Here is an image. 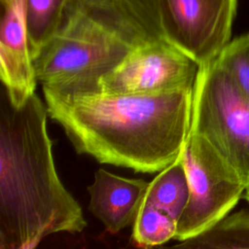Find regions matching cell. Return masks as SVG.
I'll return each instance as SVG.
<instances>
[{
    "instance_id": "obj_8",
    "label": "cell",
    "mask_w": 249,
    "mask_h": 249,
    "mask_svg": "<svg viewBox=\"0 0 249 249\" xmlns=\"http://www.w3.org/2000/svg\"><path fill=\"white\" fill-rule=\"evenodd\" d=\"M148 186L143 179L125 178L99 168L87 188L89 209L109 232L117 233L133 224Z\"/></svg>"
},
{
    "instance_id": "obj_2",
    "label": "cell",
    "mask_w": 249,
    "mask_h": 249,
    "mask_svg": "<svg viewBox=\"0 0 249 249\" xmlns=\"http://www.w3.org/2000/svg\"><path fill=\"white\" fill-rule=\"evenodd\" d=\"M0 98V249H32L57 232H80L83 211L57 175L46 103L20 107L2 85Z\"/></svg>"
},
{
    "instance_id": "obj_7",
    "label": "cell",
    "mask_w": 249,
    "mask_h": 249,
    "mask_svg": "<svg viewBox=\"0 0 249 249\" xmlns=\"http://www.w3.org/2000/svg\"><path fill=\"white\" fill-rule=\"evenodd\" d=\"M199 64L165 40L142 45L98 81L107 94H155L195 86Z\"/></svg>"
},
{
    "instance_id": "obj_14",
    "label": "cell",
    "mask_w": 249,
    "mask_h": 249,
    "mask_svg": "<svg viewBox=\"0 0 249 249\" xmlns=\"http://www.w3.org/2000/svg\"><path fill=\"white\" fill-rule=\"evenodd\" d=\"M243 197L249 202V183L246 185V188H245V191L243 194Z\"/></svg>"
},
{
    "instance_id": "obj_11",
    "label": "cell",
    "mask_w": 249,
    "mask_h": 249,
    "mask_svg": "<svg viewBox=\"0 0 249 249\" xmlns=\"http://www.w3.org/2000/svg\"><path fill=\"white\" fill-rule=\"evenodd\" d=\"M69 0H25L29 50L35 58L57 31Z\"/></svg>"
},
{
    "instance_id": "obj_9",
    "label": "cell",
    "mask_w": 249,
    "mask_h": 249,
    "mask_svg": "<svg viewBox=\"0 0 249 249\" xmlns=\"http://www.w3.org/2000/svg\"><path fill=\"white\" fill-rule=\"evenodd\" d=\"M190 187L181 157L163 168L149 183L143 202L178 221L189 199Z\"/></svg>"
},
{
    "instance_id": "obj_13",
    "label": "cell",
    "mask_w": 249,
    "mask_h": 249,
    "mask_svg": "<svg viewBox=\"0 0 249 249\" xmlns=\"http://www.w3.org/2000/svg\"><path fill=\"white\" fill-rule=\"evenodd\" d=\"M217 60L249 102V32L230 41Z\"/></svg>"
},
{
    "instance_id": "obj_5",
    "label": "cell",
    "mask_w": 249,
    "mask_h": 249,
    "mask_svg": "<svg viewBox=\"0 0 249 249\" xmlns=\"http://www.w3.org/2000/svg\"><path fill=\"white\" fill-rule=\"evenodd\" d=\"M190 195L177 221L175 239L184 241L207 231L243 197L245 182L201 135L190 132L180 155Z\"/></svg>"
},
{
    "instance_id": "obj_12",
    "label": "cell",
    "mask_w": 249,
    "mask_h": 249,
    "mask_svg": "<svg viewBox=\"0 0 249 249\" xmlns=\"http://www.w3.org/2000/svg\"><path fill=\"white\" fill-rule=\"evenodd\" d=\"M177 221L160 209L143 202L133 222L132 239L141 247L163 244L175 237Z\"/></svg>"
},
{
    "instance_id": "obj_10",
    "label": "cell",
    "mask_w": 249,
    "mask_h": 249,
    "mask_svg": "<svg viewBox=\"0 0 249 249\" xmlns=\"http://www.w3.org/2000/svg\"><path fill=\"white\" fill-rule=\"evenodd\" d=\"M175 246L197 249H249V213L240 210L227 215L207 231Z\"/></svg>"
},
{
    "instance_id": "obj_1",
    "label": "cell",
    "mask_w": 249,
    "mask_h": 249,
    "mask_svg": "<svg viewBox=\"0 0 249 249\" xmlns=\"http://www.w3.org/2000/svg\"><path fill=\"white\" fill-rule=\"evenodd\" d=\"M43 92L49 116L78 154L135 172L174 162L191 131L194 87L155 94Z\"/></svg>"
},
{
    "instance_id": "obj_3",
    "label": "cell",
    "mask_w": 249,
    "mask_h": 249,
    "mask_svg": "<svg viewBox=\"0 0 249 249\" xmlns=\"http://www.w3.org/2000/svg\"><path fill=\"white\" fill-rule=\"evenodd\" d=\"M164 40L136 0H69L33 58L37 81L63 94L99 92V79L136 48Z\"/></svg>"
},
{
    "instance_id": "obj_6",
    "label": "cell",
    "mask_w": 249,
    "mask_h": 249,
    "mask_svg": "<svg viewBox=\"0 0 249 249\" xmlns=\"http://www.w3.org/2000/svg\"><path fill=\"white\" fill-rule=\"evenodd\" d=\"M162 38L199 65L230 43L237 0H136Z\"/></svg>"
},
{
    "instance_id": "obj_4",
    "label": "cell",
    "mask_w": 249,
    "mask_h": 249,
    "mask_svg": "<svg viewBox=\"0 0 249 249\" xmlns=\"http://www.w3.org/2000/svg\"><path fill=\"white\" fill-rule=\"evenodd\" d=\"M190 132L204 137L249 183V102L217 58L199 65Z\"/></svg>"
}]
</instances>
